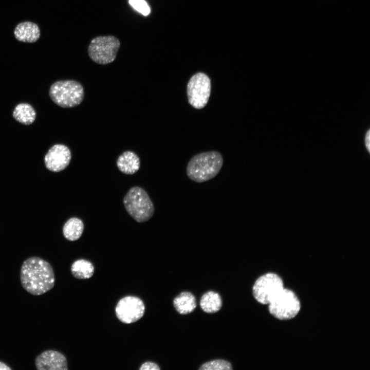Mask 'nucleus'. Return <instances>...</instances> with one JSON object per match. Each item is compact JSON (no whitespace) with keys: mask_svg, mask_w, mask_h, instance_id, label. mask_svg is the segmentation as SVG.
<instances>
[{"mask_svg":"<svg viewBox=\"0 0 370 370\" xmlns=\"http://www.w3.org/2000/svg\"><path fill=\"white\" fill-rule=\"evenodd\" d=\"M40 30L34 23L26 21L19 23L14 30V35L16 40L25 43H33L40 36Z\"/></svg>","mask_w":370,"mask_h":370,"instance_id":"obj_12","label":"nucleus"},{"mask_svg":"<svg viewBox=\"0 0 370 370\" xmlns=\"http://www.w3.org/2000/svg\"><path fill=\"white\" fill-rule=\"evenodd\" d=\"M282 279L277 274L268 273L259 277L252 288L255 300L262 304H268L283 289Z\"/></svg>","mask_w":370,"mask_h":370,"instance_id":"obj_7","label":"nucleus"},{"mask_svg":"<svg viewBox=\"0 0 370 370\" xmlns=\"http://www.w3.org/2000/svg\"><path fill=\"white\" fill-rule=\"evenodd\" d=\"M199 304L203 311L212 313L216 312L220 309L222 306V300L217 292L209 291L202 295Z\"/></svg>","mask_w":370,"mask_h":370,"instance_id":"obj_15","label":"nucleus"},{"mask_svg":"<svg viewBox=\"0 0 370 370\" xmlns=\"http://www.w3.org/2000/svg\"><path fill=\"white\" fill-rule=\"evenodd\" d=\"M145 305L139 297L126 295L119 300L115 307L118 319L124 324H131L140 320L145 312Z\"/></svg>","mask_w":370,"mask_h":370,"instance_id":"obj_9","label":"nucleus"},{"mask_svg":"<svg viewBox=\"0 0 370 370\" xmlns=\"http://www.w3.org/2000/svg\"><path fill=\"white\" fill-rule=\"evenodd\" d=\"M119 170L124 174L132 175L137 172L140 168V161L138 155L132 151H125L122 153L117 160Z\"/></svg>","mask_w":370,"mask_h":370,"instance_id":"obj_13","label":"nucleus"},{"mask_svg":"<svg viewBox=\"0 0 370 370\" xmlns=\"http://www.w3.org/2000/svg\"><path fill=\"white\" fill-rule=\"evenodd\" d=\"M173 303L176 311L181 314L193 312L196 307L195 296L188 291L181 292L174 298Z\"/></svg>","mask_w":370,"mask_h":370,"instance_id":"obj_14","label":"nucleus"},{"mask_svg":"<svg viewBox=\"0 0 370 370\" xmlns=\"http://www.w3.org/2000/svg\"><path fill=\"white\" fill-rule=\"evenodd\" d=\"M22 286L29 293L39 295L51 289L55 283L53 270L47 261L31 257L23 263L20 271Z\"/></svg>","mask_w":370,"mask_h":370,"instance_id":"obj_1","label":"nucleus"},{"mask_svg":"<svg viewBox=\"0 0 370 370\" xmlns=\"http://www.w3.org/2000/svg\"><path fill=\"white\" fill-rule=\"evenodd\" d=\"M84 230V224L79 218L71 217L64 225L63 233L67 239L75 241L82 235Z\"/></svg>","mask_w":370,"mask_h":370,"instance_id":"obj_18","label":"nucleus"},{"mask_svg":"<svg viewBox=\"0 0 370 370\" xmlns=\"http://www.w3.org/2000/svg\"><path fill=\"white\" fill-rule=\"evenodd\" d=\"M300 308V302L295 294L285 288L268 304L270 314L282 320L294 318L299 313Z\"/></svg>","mask_w":370,"mask_h":370,"instance_id":"obj_6","label":"nucleus"},{"mask_svg":"<svg viewBox=\"0 0 370 370\" xmlns=\"http://www.w3.org/2000/svg\"><path fill=\"white\" fill-rule=\"evenodd\" d=\"M70 270L72 275L76 279L85 280L90 278L95 272L92 263L85 259H78L71 265Z\"/></svg>","mask_w":370,"mask_h":370,"instance_id":"obj_16","label":"nucleus"},{"mask_svg":"<svg viewBox=\"0 0 370 370\" xmlns=\"http://www.w3.org/2000/svg\"><path fill=\"white\" fill-rule=\"evenodd\" d=\"M200 370H231V364L223 359H216L203 363Z\"/></svg>","mask_w":370,"mask_h":370,"instance_id":"obj_19","label":"nucleus"},{"mask_svg":"<svg viewBox=\"0 0 370 370\" xmlns=\"http://www.w3.org/2000/svg\"><path fill=\"white\" fill-rule=\"evenodd\" d=\"M123 203L128 214L138 223L147 221L155 212L154 205L147 192L139 187L129 190L123 198Z\"/></svg>","mask_w":370,"mask_h":370,"instance_id":"obj_3","label":"nucleus"},{"mask_svg":"<svg viewBox=\"0 0 370 370\" xmlns=\"http://www.w3.org/2000/svg\"><path fill=\"white\" fill-rule=\"evenodd\" d=\"M71 158V152L67 146L57 144L48 150L44 157V161L46 167L49 171L59 172L69 165Z\"/></svg>","mask_w":370,"mask_h":370,"instance_id":"obj_10","label":"nucleus"},{"mask_svg":"<svg viewBox=\"0 0 370 370\" xmlns=\"http://www.w3.org/2000/svg\"><path fill=\"white\" fill-rule=\"evenodd\" d=\"M364 144L367 150V151L369 153L370 152V130L368 129L364 137Z\"/></svg>","mask_w":370,"mask_h":370,"instance_id":"obj_22","label":"nucleus"},{"mask_svg":"<svg viewBox=\"0 0 370 370\" xmlns=\"http://www.w3.org/2000/svg\"><path fill=\"white\" fill-rule=\"evenodd\" d=\"M223 164V158L219 152H203L194 156L190 159L187 166V174L193 181L203 182L215 177Z\"/></svg>","mask_w":370,"mask_h":370,"instance_id":"obj_2","label":"nucleus"},{"mask_svg":"<svg viewBox=\"0 0 370 370\" xmlns=\"http://www.w3.org/2000/svg\"><path fill=\"white\" fill-rule=\"evenodd\" d=\"M211 92V81L204 73L198 72L190 78L187 85L189 103L194 108H203L208 102Z\"/></svg>","mask_w":370,"mask_h":370,"instance_id":"obj_8","label":"nucleus"},{"mask_svg":"<svg viewBox=\"0 0 370 370\" xmlns=\"http://www.w3.org/2000/svg\"><path fill=\"white\" fill-rule=\"evenodd\" d=\"M35 365L38 370H67V359L61 353L52 349L47 350L35 360Z\"/></svg>","mask_w":370,"mask_h":370,"instance_id":"obj_11","label":"nucleus"},{"mask_svg":"<svg viewBox=\"0 0 370 370\" xmlns=\"http://www.w3.org/2000/svg\"><path fill=\"white\" fill-rule=\"evenodd\" d=\"M49 96L58 105L70 108L78 106L83 101L84 91L82 85L77 81L60 80L51 85Z\"/></svg>","mask_w":370,"mask_h":370,"instance_id":"obj_4","label":"nucleus"},{"mask_svg":"<svg viewBox=\"0 0 370 370\" xmlns=\"http://www.w3.org/2000/svg\"><path fill=\"white\" fill-rule=\"evenodd\" d=\"M160 367L156 363L151 361H146L143 363L139 367V370H159Z\"/></svg>","mask_w":370,"mask_h":370,"instance_id":"obj_21","label":"nucleus"},{"mask_svg":"<svg viewBox=\"0 0 370 370\" xmlns=\"http://www.w3.org/2000/svg\"><path fill=\"white\" fill-rule=\"evenodd\" d=\"M120 47V42L115 36H99L91 40L88 47V54L95 63L106 65L115 60Z\"/></svg>","mask_w":370,"mask_h":370,"instance_id":"obj_5","label":"nucleus"},{"mask_svg":"<svg viewBox=\"0 0 370 370\" xmlns=\"http://www.w3.org/2000/svg\"><path fill=\"white\" fill-rule=\"evenodd\" d=\"M0 370H11V368L5 363L0 361Z\"/></svg>","mask_w":370,"mask_h":370,"instance_id":"obj_23","label":"nucleus"},{"mask_svg":"<svg viewBox=\"0 0 370 370\" xmlns=\"http://www.w3.org/2000/svg\"><path fill=\"white\" fill-rule=\"evenodd\" d=\"M128 2L134 9L142 15L147 16L150 13V7L144 0H129Z\"/></svg>","mask_w":370,"mask_h":370,"instance_id":"obj_20","label":"nucleus"},{"mask_svg":"<svg viewBox=\"0 0 370 370\" xmlns=\"http://www.w3.org/2000/svg\"><path fill=\"white\" fill-rule=\"evenodd\" d=\"M13 117L22 124L30 125L33 123L35 119L36 113L30 104L22 103L15 106L13 112Z\"/></svg>","mask_w":370,"mask_h":370,"instance_id":"obj_17","label":"nucleus"}]
</instances>
